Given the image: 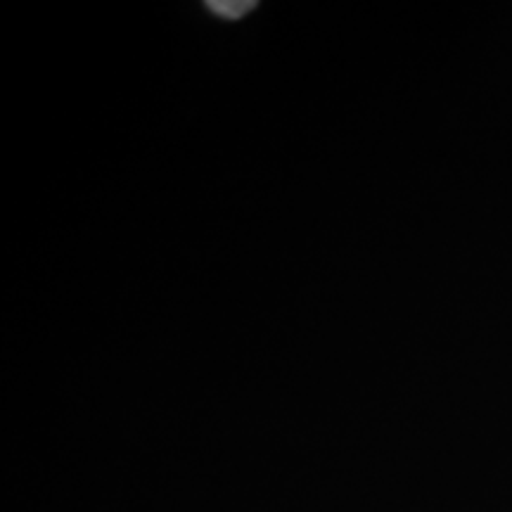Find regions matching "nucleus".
Returning a JSON list of instances; mask_svg holds the SVG:
<instances>
[{
	"instance_id": "nucleus-1",
	"label": "nucleus",
	"mask_w": 512,
	"mask_h": 512,
	"mask_svg": "<svg viewBox=\"0 0 512 512\" xmlns=\"http://www.w3.org/2000/svg\"><path fill=\"white\" fill-rule=\"evenodd\" d=\"M207 8L219 17L238 19L245 17L249 10H254L256 3L254 0H211V3H207Z\"/></svg>"
}]
</instances>
